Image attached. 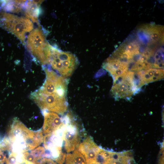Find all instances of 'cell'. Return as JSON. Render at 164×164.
Returning <instances> with one entry per match:
<instances>
[{
    "instance_id": "8992f818",
    "label": "cell",
    "mask_w": 164,
    "mask_h": 164,
    "mask_svg": "<svg viewBox=\"0 0 164 164\" xmlns=\"http://www.w3.org/2000/svg\"><path fill=\"white\" fill-rule=\"evenodd\" d=\"M26 44L28 50L34 59L43 66L46 64V55L50 44L40 28L32 31L27 36Z\"/></svg>"
},
{
    "instance_id": "30bf717a",
    "label": "cell",
    "mask_w": 164,
    "mask_h": 164,
    "mask_svg": "<svg viewBox=\"0 0 164 164\" xmlns=\"http://www.w3.org/2000/svg\"><path fill=\"white\" fill-rule=\"evenodd\" d=\"M42 0L27 1L25 8V12L26 18L32 22H36L39 25L38 20L40 13V6L43 2Z\"/></svg>"
},
{
    "instance_id": "52a82bcc",
    "label": "cell",
    "mask_w": 164,
    "mask_h": 164,
    "mask_svg": "<svg viewBox=\"0 0 164 164\" xmlns=\"http://www.w3.org/2000/svg\"><path fill=\"white\" fill-rule=\"evenodd\" d=\"M70 114L64 116L65 124L63 128V138L64 148L69 153L74 151L79 144L80 137L77 125L72 120Z\"/></svg>"
},
{
    "instance_id": "4fadbf2b",
    "label": "cell",
    "mask_w": 164,
    "mask_h": 164,
    "mask_svg": "<svg viewBox=\"0 0 164 164\" xmlns=\"http://www.w3.org/2000/svg\"><path fill=\"white\" fill-rule=\"evenodd\" d=\"M65 164H86V162L84 156L77 149L66 155Z\"/></svg>"
},
{
    "instance_id": "5bb4252c",
    "label": "cell",
    "mask_w": 164,
    "mask_h": 164,
    "mask_svg": "<svg viewBox=\"0 0 164 164\" xmlns=\"http://www.w3.org/2000/svg\"><path fill=\"white\" fill-rule=\"evenodd\" d=\"M90 164H100L98 162H97V161H95L94 162H93L91 163Z\"/></svg>"
},
{
    "instance_id": "3957f363",
    "label": "cell",
    "mask_w": 164,
    "mask_h": 164,
    "mask_svg": "<svg viewBox=\"0 0 164 164\" xmlns=\"http://www.w3.org/2000/svg\"><path fill=\"white\" fill-rule=\"evenodd\" d=\"M46 60L47 66L44 67L53 69V70L58 75L66 78L71 75L78 63V60L75 55L62 51L50 45Z\"/></svg>"
},
{
    "instance_id": "ba28073f",
    "label": "cell",
    "mask_w": 164,
    "mask_h": 164,
    "mask_svg": "<svg viewBox=\"0 0 164 164\" xmlns=\"http://www.w3.org/2000/svg\"><path fill=\"white\" fill-rule=\"evenodd\" d=\"M101 148L94 142L91 137H87L78 146L77 149L84 156L86 164L96 161Z\"/></svg>"
},
{
    "instance_id": "9c48e42d",
    "label": "cell",
    "mask_w": 164,
    "mask_h": 164,
    "mask_svg": "<svg viewBox=\"0 0 164 164\" xmlns=\"http://www.w3.org/2000/svg\"><path fill=\"white\" fill-rule=\"evenodd\" d=\"M44 122L43 128V135L50 134L62 128L65 124L64 117H60L56 113L43 111Z\"/></svg>"
},
{
    "instance_id": "9a60e30c",
    "label": "cell",
    "mask_w": 164,
    "mask_h": 164,
    "mask_svg": "<svg viewBox=\"0 0 164 164\" xmlns=\"http://www.w3.org/2000/svg\"><path fill=\"white\" fill-rule=\"evenodd\" d=\"M34 164H39V163L38 162V161L36 163Z\"/></svg>"
},
{
    "instance_id": "277c9868",
    "label": "cell",
    "mask_w": 164,
    "mask_h": 164,
    "mask_svg": "<svg viewBox=\"0 0 164 164\" xmlns=\"http://www.w3.org/2000/svg\"><path fill=\"white\" fill-rule=\"evenodd\" d=\"M0 27L13 34L25 44L26 35L33 29V24L26 17L1 12Z\"/></svg>"
},
{
    "instance_id": "6da1fadb",
    "label": "cell",
    "mask_w": 164,
    "mask_h": 164,
    "mask_svg": "<svg viewBox=\"0 0 164 164\" xmlns=\"http://www.w3.org/2000/svg\"><path fill=\"white\" fill-rule=\"evenodd\" d=\"M46 78L42 85L30 94L32 99L42 111L63 114L67 111V78L43 67Z\"/></svg>"
},
{
    "instance_id": "7c38bea8",
    "label": "cell",
    "mask_w": 164,
    "mask_h": 164,
    "mask_svg": "<svg viewBox=\"0 0 164 164\" xmlns=\"http://www.w3.org/2000/svg\"><path fill=\"white\" fill-rule=\"evenodd\" d=\"M27 0H4L0 1V6L5 11L12 12L24 9Z\"/></svg>"
},
{
    "instance_id": "7a4b0ae2",
    "label": "cell",
    "mask_w": 164,
    "mask_h": 164,
    "mask_svg": "<svg viewBox=\"0 0 164 164\" xmlns=\"http://www.w3.org/2000/svg\"><path fill=\"white\" fill-rule=\"evenodd\" d=\"M5 138L10 153H18L36 148L43 142V135L42 130L31 131L15 118L9 130L7 136Z\"/></svg>"
},
{
    "instance_id": "5b68a950",
    "label": "cell",
    "mask_w": 164,
    "mask_h": 164,
    "mask_svg": "<svg viewBox=\"0 0 164 164\" xmlns=\"http://www.w3.org/2000/svg\"><path fill=\"white\" fill-rule=\"evenodd\" d=\"M134 73V71H128L113 78L111 91L115 100L121 98L129 100L132 96L141 91L136 85Z\"/></svg>"
},
{
    "instance_id": "8fae6325",
    "label": "cell",
    "mask_w": 164,
    "mask_h": 164,
    "mask_svg": "<svg viewBox=\"0 0 164 164\" xmlns=\"http://www.w3.org/2000/svg\"><path fill=\"white\" fill-rule=\"evenodd\" d=\"M139 72L145 84L160 80L164 78V70L162 69L152 68Z\"/></svg>"
}]
</instances>
